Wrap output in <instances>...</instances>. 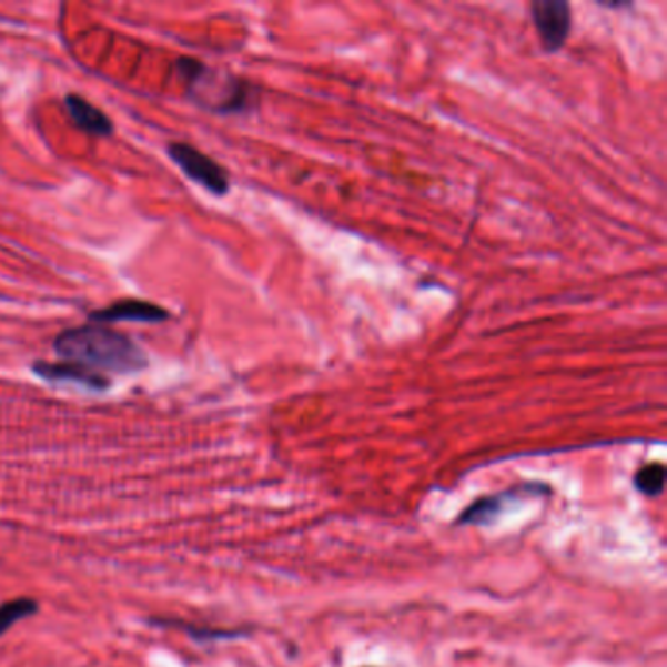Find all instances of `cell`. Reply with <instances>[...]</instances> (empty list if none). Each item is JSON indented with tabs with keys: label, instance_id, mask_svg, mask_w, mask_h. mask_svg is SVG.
<instances>
[{
	"label": "cell",
	"instance_id": "10",
	"mask_svg": "<svg viewBox=\"0 0 667 667\" xmlns=\"http://www.w3.org/2000/svg\"><path fill=\"white\" fill-rule=\"evenodd\" d=\"M635 487L643 495L658 497L664 494L666 487V466L659 462L644 464L643 468L635 474Z\"/></svg>",
	"mask_w": 667,
	"mask_h": 667
},
{
	"label": "cell",
	"instance_id": "7",
	"mask_svg": "<svg viewBox=\"0 0 667 667\" xmlns=\"http://www.w3.org/2000/svg\"><path fill=\"white\" fill-rule=\"evenodd\" d=\"M32 371L40 378L50 380V382H69V384L87 387V390H94V392H104L110 387V380L107 376H102L87 366H81V364L69 363V361H59V363L42 361V363L33 364Z\"/></svg>",
	"mask_w": 667,
	"mask_h": 667
},
{
	"label": "cell",
	"instance_id": "5",
	"mask_svg": "<svg viewBox=\"0 0 667 667\" xmlns=\"http://www.w3.org/2000/svg\"><path fill=\"white\" fill-rule=\"evenodd\" d=\"M548 494H550V487L533 482V484H521V486L512 487V489L502 492V494L484 495L461 513L456 525L486 527V525H492L507 509L509 503L517 502L525 495L527 497H540V495Z\"/></svg>",
	"mask_w": 667,
	"mask_h": 667
},
{
	"label": "cell",
	"instance_id": "8",
	"mask_svg": "<svg viewBox=\"0 0 667 667\" xmlns=\"http://www.w3.org/2000/svg\"><path fill=\"white\" fill-rule=\"evenodd\" d=\"M65 108L67 114L81 132L89 133L92 138H108L110 133L114 132L112 120L83 97L67 94Z\"/></svg>",
	"mask_w": 667,
	"mask_h": 667
},
{
	"label": "cell",
	"instance_id": "4",
	"mask_svg": "<svg viewBox=\"0 0 667 667\" xmlns=\"http://www.w3.org/2000/svg\"><path fill=\"white\" fill-rule=\"evenodd\" d=\"M530 18L536 36L546 53L564 48L572 30V10L564 0H535L530 2Z\"/></svg>",
	"mask_w": 667,
	"mask_h": 667
},
{
	"label": "cell",
	"instance_id": "3",
	"mask_svg": "<svg viewBox=\"0 0 667 667\" xmlns=\"http://www.w3.org/2000/svg\"><path fill=\"white\" fill-rule=\"evenodd\" d=\"M166 153L171 156L174 165L189 176L190 181L196 182L202 189L212 192L215 196H223L230 192V176L218 161L206 153L184 141H171Z\"/></svg>",
	"mask_w": 667,
	"mask_h": 667
},
{
	"label": "cell",
	"instance_id": "6",
	"mask_svg": "<svg viewBox=\"0 0 667 667\" xmlns=\"http://www.w3.org/2000/svg\"><path fill=\"white\" fill-rule=\"evenodd\" d=\"M92 323H163L171 320V312L145 300H120L89 315Z\"/></svg>",
	"mask_w": 667,
	"mask_h": 667
},
{
	"label": "cell",
	"instance_id": "9",
	"mask_svg": "<svg viewBox=\"0 0 667 667\" xmlns=\"http://www.w3.org/2000/svg\"><path fill=\"white\" fill-rule=\"evenodd\" d=\"M38 609H40V605L30 597H18L12 602L0 603V636L7 635L10 628L20 620L36 615Z\"/></svg>",
	"mask_w": 667,
	"mask_h": 667
},
{
	"label": "cell",
	"instance_id": "1",
	"mask_svg": "<svg viewBox=\"0 0 667 667\" xmlns=\"http://www.w3.org/2000/svg\"><path fill=\"white\" fill-rule=\"evenodd\" d=\"M53 348L61 361L81 364L94 372L133 374L148 366V355L120 331L84 325L59 333Z\"/></svg>",
	"mask_w": 667,
	"mask_h": 667
},
{
	"label": "cell",
	"instance_id": "2",
	"mask_svg": "<svg viewBox=\"0 0 667 667\" xmlns=\"http://www.w3.org/2000/svg\"><path fill=\"white\" fill-rule=\"evenodd\" d=\"M174 69L182 83L186 84L190 99L210 112L238 114L253 102L251 84L238 77L212 71L199 59H179Z\"/></svg>",
	"mask_w": 667,
	"mask_h": 667
}]
</instances>
